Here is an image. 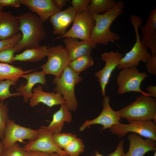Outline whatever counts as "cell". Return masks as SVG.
<instances>
[{"label":"cell","instance_id":"484cf974","mask_svg":"<svg viewBox=\"0 0 156 156\" xmlns=\"http://www.w3.org/2000/svg\"><path fill=\"white\" fill-rule=\"evenodd\" d=\"M143 37H151L156 36V7L152 10L146 24L140 26Z\"/></svg>","mask_w":156,"mask_h":156},{"label":"cell","instance_id":"30bf717a","mask_svg":"<svg viewBox=\"0 0 156 156\" xmlns=\"http://www.w3.org/2000/svg\"><path fill=\"white\" fill-rule=\"evenodd\" d=\"M38 135L37 130L21 126L16 123L14 120L9 119L7 123L4 137L1 142L4 148H6L20 140H34Z\"/></svg>","mask_w":156,"mask_h":156},{"label":"cell","instance_id":"ffe728a7","mask_svg":"<svg viewBox=\"0 0 156 156\" xmlns=\"http://www.w3.org/2000/svg\"><path fill=\"white\" fill-rule=\"evenodd\" d=\"M46 75L42 70L40 72L35 71L21 76V77L27 80V83L24 84V83H22L16 90L20 92L23 96L24 102L27 103L32 96L33 93L32 90L35 85L38 83L42 85H46Z\"/></svg>","mask_w":156,"mask_h":156},{"label":"cell","instance_id":"ba28073f","mask_svg":"<svg viewBox=\"0 0 156 156\" xmlns=\"http://www.w3.org/2000/svg\"><path fill=\"white\" fill-rule=\"evenodd\" d=\"M47 56V62L41 66L42 70L46 75L60 77L70 62L65 48L61 44L49 47Z\"/></svg>","mask_w":156,"mask_h":156},{"label":"cell","instance_id":"ac0fdd59","mask_svg":"<svg viewBox=\"0 0 156 156\" xmlns=\"http://www.w3.org/2000/svg\"><path fill=\"white\" fill-rule=\"evenodd\" d=\"M76 14L72 6L59 12L49 18L53 28V33L62 36L69 25L73 22Z\"/></svg>","mask_w":156,"mask_h":156},{"label":"cell","instance_id":"4fadbf2b","mask_svg":"<svg viewBox=\"0 0 156 156\" xmlns=\"http://www.w3.org/2000/svg\"><path fill=\"white\" fill-rule=\"evenodd\" d=\"M123 54L118 51L105 52L101 55V59L105 62L104 67L94 73L99 82L102 96L105 94V88L112 73L119 64Z\"/></svg>","mask_w":156,"mask_h":156},{"label":"cell","instance_id":"277c9868","mask_svg":"<svg viewBox=\"0 0 156 156\" xmlns=\"http://www.w3.org/2000/svg\"><path fill=\"white\" fill-rule=\"evenodd\" d=\"M82 79V77L73 72L68 66L60 77H55L53 80V83L56 85L54 91L62 96L70 112L75 111L78 107V103L75 95V88Z\"/></svg>","mask_w":156,"mask_h":156},{"label":"cell","instance_id":"ee69618b","mask_svg":"<svg viewBox=\"0 0 156 156\" xmlns=\"http://www.w3.org/2000/svg\"><path fill=\"white\" fill-rule=\"evenodd\" d=\"M3 7L0 6V11L2 10L3 9Z\"/></svg>","mask_w":156,"mask_h":156},{"label":"cell","instance_id":"f1b7e54d","mask_svg":"<svg viewBox=\"0 0 156 156\" xmlns=\"http://www.w3.org/2000/svg\"><path fill=\"white\" fill-rule=\"evenodd\" d=\"M16 83L9 80L0 81V101L3 102L6 99L12 96L21 95L20 92L11 93L9 90L11 86H16Z\"/></svg>","mask_w":156,"mask_h":156},{"label":"cell","instance_id":"e575fe53","mask_svg":"<svg viewBox=\"0 0 156 156\" xmlns=\"http://www.w3.org/2000/svg\"><path fill=\"white\" fill-rule=\"evenodd\" d=\"M145 66L148 73L156 76V55H151L145 63Z\"/></svg>","mask_w":156,"mask_h":156},{"label":"cell","instance_id":"b9f144b4","mask_svg":"<svg viewBox=\"0 0 156 156\" xmlns=\"http://www.w3.org/2000/svg\"><path fill=\"white\" fill-rule=\"evenodd\" d=\"M4 148V146L2 142L0 141V155Z\"/></svg>","mask_w":156,"mask_h":156},{"label":"cell","instance_id":"d6986e66","mask_svg":"<svg viewBox=\"0 0 156 156\" xmlns=\"http://www.w3.org/2000/svg\"><path fill=\"white\" fill-rule=\"evenodd\" d=\"M20 22L11 12L0 11V40L10 38L19 31Z\"/></svg>","mask_w":156,"mask_h":156},{"label":"cell","instance_id":"4dcf8cb0","mask_svg":"<svg viewBox=\"0 0 156 156\" xmlns=\"http://www.w3.org/2000/svg\"><path fill=\"white\" fill-rule=\"evenodd\" d=\"M26 151L17 142L8 147L4 148L0 156H25Z\"/></svg>","mask_w":156,"mask_h":156},{"label":"cell","instance_id":"2e32d148","mask_svg":"<svg viewBox=\"0 0 156 156\" xmlns=\"http://www.w3.org/2000/svg\"><path fill=\"white\" fill-rule=\"evenodd\" d=\"M129 141V148L125 156H144L147 152L156 150V141L146 138L143 139L136 133H132L128 136Z\"/></svg>","mask_w":156,"mask_h":156},{"label":"cell","instance_id":"74e56055","mask_svg":"<svg viewBox=\"0 0 156 156\" xmlns=\"http://www.w3.org/2000/svg\"><path fill=\"white\" fill-rule=\"evenodd\" d=\"M25 156H50V154L38 151H26Z\"/></svg>","mask_w":156,"mask_h":156},{"label":"cell","instance_id":"ab89813d","mask_svg":"<svg viewBox=\"0 0 156 156\" xmlns=\"http://www.w3.org/2000/svg\"><path fill=\"white\" fill-rule=\"evenodd\" d=\"M56 6L61 10L65 6L69 0H53Z\"/></svg>","mask_w":156,"mask_h":156},{"label":"cell","instance_id":"f6af8a7d","mask_svg":"<svg viewBox=\"0 0 156 156\" xmlns=\"http://www.w3.org/2000/svg\"><path fill=\"white\" fill-rule=\"evenodd\" d=\"M153 156H156V151L154 153Z\"/></svg>","mask_w":156,"mask_h":156},{"label":"cell","instance_id":"7402d4cb","mask_svg":"<svg viewBox=\"0 0 156 156\" xmlns=\"http://www.w3.org/2000/svg\"><path fill=\"white\" fill-rule=\"evenodd\" d=\"M48 54V47L45 45H40L36 47L25 49L22 53L15 55L14 60L36 62L42 60Z\"/></svg>","mask_w":156,"mask_h":156},{"label":"cell","instance_id":"52a82bcc","mask_svg":"<svg viewBox=\"0 0 156 156\" xmlns=\"http://www.w3.org/2000/svg\"><path fill=\"white\" fill-rule=\"evenodd\" d=\"M129 124L120 122L112 126L110 132L119 138L123 137L129 132L136 133L156 142V124L153 120L133 121Z\"/></svg>","mask_w":156,"mask_h":156},{"label":"cell","instance_id":"cb8c5ba5","mask_svg":"<svg viewBox=\"0 0 156 156\" xmlns=\"http://www.w3.org/2000/svg\"><path fill=\"white\" fill-rule=\"evenodd\" d=\"M117 2L114 0H91L87 10L92 14H100L114 8Z\"/></svg>","mask_w":156,"mask_h":156},{"label":"cell","instance_id":"6da1fadb","mask_svg":"<svg viewBox=\"0 0 156 156\" xmlns=\"http://www.w3.org/2000/svg\"><path fill=\"white\" fill-rule=\"evenodd\" d=\"M17 17L20 22L19 30L21 31L22 37L14 46L16 52L39 46L40 42L47 36L43 23L39 17L31 12L22 14Z\"/></svg>","mask_w":156,"mask_h":156},{"label":"cell","instance_id":"f35d334b","mask_svg":"<svg viewBox=\"0 0 156 156\" xmlns=\"http://www.w3.org/2000/svg\"><path fill=\"white\" fill-rule=\"evenodd\" d=\"M146 89L150 96L155 99L156 98V86L155 85L148 86Z\"/></svg>","mask_w":156,"mask_h":156},{"label":"cell","instance_id":"9c48e42d","mask_svg":"<svg viewBox=\"0 0 156 156\" xmlns=\"http://www.w3.org/2000/svg\"><path fill=\"white\" fill-rule=\"evenodd\" d=\"M70 29L58 38L71 37L82 40H90L95 24L92 14L87 10L77 14Z\"/></svg>","mask_w":156,"mask_h":156},{"label":"cell","instance_id":"8fae6325","mask_svg":"<svg viewBox=\"0 0 156 156\" xmlns=\"http://www.w3.org/2000/svg\"><path fill=\"white\" fill-rule=\"evenodd\" d=\"M37 131L38 132V138L34 140L29 141L23 146L25 151H38L49 153H56L68 156L64 150L55 144L52 132L41 127Z\"/></svg>","mask_w":156,"mask_h":156},{"label":"cell","instance_id":"d6a6232c","mask_svg":"<svg viewBox=\"0 0 156 156\" xmlns=\"http://www.w3.org/2000/svg\"><path fill=\"white\" fill-rule=\"evenodd\" d=\"M91 0H72V5L76 14L87 10Z\"/></svg>","mask_w":156,"mask_h":156},{"label":"cell","instance_id":"9a60e30c","mask_svg":"<svg viewBox=\"0 0 156 156\" xmlns=\"http://www.w3.org/2000/svg\"><path fill=\"white\" fill-rule=\"evenodd\" d=\"M64 38L63 42L70 61L83 55L90 54L96 46L90 40L79 41L78 39L74 38Z\"/></svg>","mask_w":156,"mask_h":156},{"label":"cell","instance_id":"f546056e","mask_svg":"<svg viewBox=\"0 0 156 156\" xmlns=\"http://www.w3.org/2000/svg\"><path fill=\"white\" fill-rule=\"evenodd\" d=\"M9 109L6 103L0 101V139L4 135L7 122L9 119Z\"/></svg>","mask_w":156,"mask_h":156},{"label":"cell","instance_id":"e0dca14e","mask_svg":"<svg viewBox=\"0 0 156 156\" xmlns=\"http://www.w3.org/2000/svg\"><path fill=\"white\" fill-rule=\"evenodd\" d=\"M33 94L29 100V105L34 107L42 103L51 107L54 106L66 104L61 95L53 92H46L42 90V86L38 85L33 88Z\"/></svg>","mask_w":156,"mask_h":156},{"label":"cell","instance_id":"3957f363","mask_svg":"<svg viewBox=\"0 0 156 156\" xmlns=\"http://www.w3.org/2000/svg\"><path fill=\"white\" fill-rule=\"evenodd\" d=\"M121 118L129 122L153 120L156 123V99L142 94L134 101L118 111Z\"/></svg>","mask_w":156,"mask_h":156},{"label":"cell","instance_id":"8d00e7d4","mask_svg":"<svg viewBox=\"0 0 156 156\" xmlns=\"http://www.w3.org/2000/svg\"><path fill=\"white\" fill-rule=\"evenodd\" d=\"M123 145L124 141L122 140L118 143L115 151L109 154L107 156H125L123 150Z\"/></svg>","mask_w":156,"mask_h":156},{"label":"cell","instance_id":"44dd1931","mask_svg":"<svg viewBox=\"0 0 156 156\" xmlns=\"http://www.w3.org/2000/svg\"><path fill=\"white\" fill-rule=\"evenodd\" d=\"M72 120V115L66 104L60 105L59 109L55 113L50 123L47 126L40 127L49 130L53 134L60 133L64 123H70Z\"/></svg>","mask_w":156,"mask_h":156},{"label":"cell","instance_id":"603a6c76","mask_svg":"<svg viewBox=\"0 0 156 156\" xmlns=\"http://www.w3.org/2000/svg\"><path fill=\"white\" fill-rule=\"evenodd\" d=\"M34 70V69L24 70L20 67L0 62V81L9 80L16 84L22 75L29 74Z\"/></svg>","mask_w":156,"mask_h":156},{"label":"cell","instance_id":"5b68a950","mask_svg":"<svg viewBox=\"0 0 156 156\" xmlns=\"http://www.w3.org/2000/svg\"><path fill=\"white\" fill-rule=\"evenodd\" d=\"M130 19L134 29L136 42L131 49L120 59L117 67L118 69L137 67L140 65V62L145 63L151 56L147 48L143 45L140 40L138 29L142 23L141 18L136 15H131Z\"/></svg>","mask_w":156,"mask_h":156},{"label":"cell","instance_id":"836d02e7","mask_svg":"<svg viewBox=\"0 0 156 156\" xmlns=\"http://www.w3.org/2000/svg\"><path fill=\"white\" fill-rule=\"evenodd\" d=\"M22 37V33H18L10 38L0 40V51L8 47L15 45Z\"/></svg>","mask_w":156,"mask_h":156},{"label":"cell","instance_id":"5bb4252c","mask_svg":"<svg viewBox=\"0 0 156 156\" xmlns=\"http://www.w3.org/2000/svg\"><path fill=\"white\" fill-rule=\"evenodd\" d=\"M21 4L32 12L36 13L43 23L61 11L56 6L53 0H22Z\"/></svg>","mask_w":156,"mask_h":156},{"label":"cell","instance_id":"83f0119b","mask_svg":"<svg viewBox=\"0 0 156 156\" xmlns=\"http://www.w3.org/2000/svg\"><path fill=\"white\" fill-rule=\"evenodd\" d=\"M77 138L76 134L71 133H60L53 135L55 144L61 149H64L71 141Z\"/></svg>","mask_w":156,"mask_h":156},{"label":"cell","instance_id":"7c38bea8","mask_svg":"<svg viewBox=\"0 0 156 156\" xmlns=\"http://www.w3.org/2000/svg\"><path fill=\"white\" fill-rule=\"evenodd\" d=\"M109 102V96L105 95L104 96L103 109L100 114L94 119L86 120L80 127L79 131H82L89 126L95 124L102 125L103 129H109L113 125L121 121L118 111H115L112 109Z\"/></svg>","mask_w":156,"mask_h":156},{"label":"cell","instance_id":"4316f807","mask_svg":"<svg viewBox=\"0 0 156 156\" xmlns=\"http://www.w3.org/2000/svg\"><path fill=\"white\" fill-rule=\"evenodd\" d=\"M84 148L82 140L77 138L71 141L64 151L68 156H78L83 151Z\"/></svg>","mask_w":156,"mask_h":156},{"label":"cell","instance_id":"60d3db41","mask_svg":"<svg viewBox=\"0 0 156 156\" xmlns=\"http://www.w3.org/2000/svg\"><path fill=\"white\" fill-rule=\"evenodd\" d=\"M50 154V156H66L61 154L56 153H53Z\"/></svg>","mask_w":156,"mask_h":156},{"label":"cell","instance_id":"7bdbcfd3","mask_svg":"<svg viewBox=\"0 0 156 156\" xmlns=\"http://www.w3.org/2000/svg\"><path fill=\"white\" fill-rule=\"evenodd\" d=\"M95 156H103L102 155L99 153L98 151H96L95 152Z\"/></svg>","mask_w":156,"mask_h":156},{"label":"cell","instance_id":"d590c367","mask_svg":"<svg viewBox=\"0 0 156 156\" xmlns=\"http://www.w3.org/2000/svg\"><path fill=\"white\" fill-rule=\"evenodd\" d=\"M21 2L22 0H0V6L18 8L22 4Z\"/></svg>","mask_w":156,"mask_h":156},{"label":"cell","instance_id":"8992f818","mask_svg":"<svg viewBox=\"0 0 156 156\" xmlns=\"http://www.w3.org/2000/svg\"><path fill=\"white\" fill-rule=\"evenodd\" d=\"M148 76L145 72H140L135 67L121 69L116 80L118 93L123 94L129 92H138L150 96L148 93L142 91L140 87L142 82Z\"/></svg>","mask_w":156,"mask_h":156},{"label":"cell","instance_id":"7a4b0ae2","mask_svg":"<svg viewBox=\"0 0 156 156\" xmlns=\"http://www.w3.org/2000/svg\"><path fill=\"white\" fill-rule=\"evenodd\" d=\"M124 2L119 1L113 8L102 14H92L95 24L92 31L90 40L94 43L107 44L110 42L119 40L120 37L112 32L110 26L115 19L124 13Z\"/></svg>","mask_w":156,"mask_h":156},{"label":"cell","instance_id":"1f68e13d","mask_svg":"<svg viewBox=\"0 0 156 156\" xmlns=\"http://www.w3.org/2000/svg\"><path fill=\"white\" fill-rule=\"evenodd\" d=\"M14 46L8 47L0 51V62L8 64L14 62V54L16 52Z\"/></svg>","mask_w":156,"mask_h":156},{"label":"cell","instance_id":"d4e9b609","mask_svg":"<svg viewBox=\"0 0 156 156\" xmlns=\"http://www.w3.org/2000/svg\"><path fill=\"white\" fill-rule=\"evenodd\" d=\"M94 61L90 54L81 56L70 62L69 66L75 73H79L93 66Z\"/></svg>","mask_w":156,"mask_h":156}]
</instances>
